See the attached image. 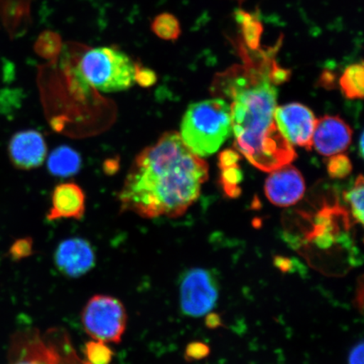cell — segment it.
<instances>
[{
    "label": "cell",
    "instance_id": "6da1fadb",
    "mask_svg": "<svg viewBox=\"0 0 364 364\" xmlns=\"http://www.w3.org/2000/svg\"><path fill=\"white\" fill-rule=\"evenodd\" d=\"M240 55L245 65H236L218 75L215 88L232 100L231 127L235 147L254 166L271 172L289 165L296 153L275 121L277 91L270 76L275 52L269 49L255 59L244 45Z\"/></svg>",
    "mask_w": 364,
    "mask_h": 364
},
{
    "label": "cell",
    "instance_id": "7a4b0ae2",
    "mask_svg": "<svg viewBox=\"0 0 364 364\" xmlns=\"http://www.w3.org/2000/svg\"><path fill=\"white\" fill-rule=\"evenodd\" d=\"M208 166L175 131L136 154L118 193L122 213L144 218L183 215L197 201Z\"/></svg>",
    "mask_w": 364,
    "mask_h": 364
},
{
    "label": "cell",
    "instance_id": "3957f363",
    "mask_svg": "<svg viewBox=\"0 0 364 364\" xmlns=\"http://www.w3.org/2000/svg\"><path fill=\"white\" fill-rule=\"evenodd\" d=\"M230 105L222 99L191 105L182 118L181 138L200 157L215 154L231 134Z\"/></svg>",
    "mask_w": 364,
    "mask_h": 364
},
{
    "label": "cell",
    "instance_id": "277c9868",
    "mask_svg": "<svg viewBox=\"0 0 364 364\" xmlns=\"http://www.w3.org/2000/svg\"><path fill=\"white\" fill-rule=\"evenodd\" d=\"M135 62L112 47L89 49L77 63L75 78L106 93L120 92L134 85Z\"/></svg>",
    "mask_w": 364,
    "mask_h": 364
},
{
    "label": "cell",
    "instance_id": "5b68a950",
    "mask_svg": "<svg viewBox=\"0 0 364 364\" xmlns=\"http://www.w3.org/2000/svg\"><path fill=\"white\" fill-rule=\"evenodd\" d=\"M8 364H86L80 360L66 332L35 329L16 332L8 352Z\"/></svg>",
    "mask_w": 364,
    "mask_h": 364
},
{
    "label": "cell",
    "instance_id": "8992f818",
    "mask_svg": "<svg viewBox=\"0 0 364 364\" xmlns=\"http://www.w3.org/2000/svg\"><path fill=\"white\" fill-rule=\"evenodd\" d=\"M84 329L92 340L120 343L127 325L124 304L113 296L97 294L86 303L81 314Z\"/></svg>",
    "mask_w": 364,
    "mask_h": 364
},
{
    "label": "cell",
    "instance_id": "52a82bcc",
    "mask_svg": "<svg viewBox=\"0 0 364 364\" xmlns=\"http://www.w3.org/2000/svg\"><path fill=\"white\" fill-rule=\"evenodd\" d=\"M218 299V284L210 272L194 268L182 277L180 306L186 316L201 317L207 315L215 307Z\"/></svg>",
    "mask_w": 364,
    "mask_h": 364
},
{
    "label": "cell",
    "instance_id": "ba28073f",
    "mask_svg": "<svg viewBox=\"0 0 364 364\" xmlns=\"http://www.w3.org/2000/svg\"><path fill=\"white\" fill-rule=\"evenodd\" d=\"M275 121L282 134L291 145H297L308 150L312 149L316 120L307 107L299 103H291L277 107Z\"/></svg>",
    "mask_w": 364,
    "mask_h": 364
},
{
    "label": "cell",
    "instance_id": "9c48e42d",
    "mask_svg": "<svg viewBox=\"0 0 364 364\" xmlns=\"http://www.w3.org/2000/svg\"><path fill=\"white\" fill-rule=\"evenodd\" d=\"M92 245L83 238L75 237L62 241L54 252L58 270L68 277L76 279L92 270L95 266Z\"/></svg>",
    "mask_w": 364,
    "mask_h": 364
},
{
    "label": "cell",
    "instance_id": "30bf717a",
    "mask_svg": "<svg viewBox=\"0 0 364 364\" xmlns=\"http://www.w3.org/2000/svg\"><path fill=\"white\" fill-rule=\"evenodd\" d=\"M48 146L39 132L28 129L14 134L8 144L9 159L18 170L31 171L43 165Z\"/></svg>",
    "mask_w": 364,
    "mask_h": 364
},
{
    "label": "cell",
    "instance_id": "8fae6325",
    "mask_svg": "<svg viewBox=\"0 0 364 364\" xmlns=\"http://www.w3.org/2000/svg\"><path fill=\"white\" fill-rule=\"evenodd\" d=\"M266 181L265 193L269 201L279 207L297 203L306 192V184L295 167L286 165L271 171Z\"/></svg>",
    "mask_w": 364,
    "mask_h": 364
},
{
    "label": "cell",
    "instance_id": "7c38bea8",
    "mask_svg": "<svg viewBox=\"0 0 364 364\" xmlns=\"http://www.w3.org/2000/svg\"><path fill=\"white\" fill-rule=\"evenodd\" d=\"M352 136L351 127L339 117L325 116L316 122L313 146L322 156H335L348 149Z\"/></svg>",
    "mask_w": 364,
    "mask_h": 364
},
{
    "label": "cell",
    "instance_id": "4fadbf2b",
    "mask_svg": "<svg viewBox=\"0 0 364 364\" xmlns=\"http://www.w3.org/2000/svg\"><path fill=\"white\" fill-rule=\"evenodd\" d=\"M85 212V194L74 182L59 184L52 194V205L47 215L49 221L73 218L80 220Z\"/></svg>",
    "mask_w": 364,
    "mask_h": 364
},
{
    "label": "cell",
    "instance_id": "5bb4252c",
    "mask_svg": "<svg viewBox=\"0 0 364 364\" xmlns=\"http://www.w3.org/2000/svg\"><path fill=\"white\" fill-rule=\"evenodd\" d=\"M31 0H0V24L12 38L24 33L31 21Z\"/></svg>",
    "mask_w": 364,
    "mask_h": 364
},
{
    "label": "cell",
    "instance_id": "9a60e30c",
    "mask_svg": "<svg viewBox=\"0 0 364 364\" xmlns=\"http://www.w3.org/2000/svg\"><path fill=\"white\" fill-rule=\"evenodd\" d=\"M81 166L80 154L65 145L54 149L48 159V171L55 176H75L80 171Z\"/></svg>",
    "mask_w": 364,
    "mask_h": 364
},
{
    "label": "cell",
    "instance_id": "2e32d148",
    "mask_svg": "<svg viewBox=\"0 0 364 364\" xmlns=\"http://www.w3.org/2000/svg\"><path fill=\"white\" fill-rule=\"evenodd\" d=\"M234 15L235 21L241 26L243 41L247 47L252 51L260 49L264 27L257 14L245 11L243 9H237Z\"/></svg>",
    "mask_w": 364,
    "mask_h": 364
},
{
    "label": "cell",
    "instance_id": "e0dca14e",
    "mask_svg": "<svg viewBox=\"0 0 364 364\" xmlns=\"http://www.w3.org/2000/svg\"><path fill=\"white\" fill-rule=\"evenodd\" d=\"M363 63L350 65L340 79V86L346 97L362 99L363 97Z\"/></svg>",
    "mask_w": 364,
    "mask_h": 364
},
{
    "label": "cell",
    "instance_id": "ac0fdd59",
    "mask_svg": "<svg viewBox=\"0 0 364 364\" xmlns=\"http://www.w3.org/2000/svg\"><path fill=\"white\" fill-rule=\"evenodd\" d=\"M153 33L164 41L175 42L181 35V26L177 18L170 13L159 14L150 25Z\"/></svg>",
    "mask_w": 364,
    "mask_h": 364
},
{
    "label": "cell",
    "instance_id": "d6986e66",
    "mask_svg": "<svg viewBox=\"0 0 364 364\" xmlns=\"http://www.w3.org/2000/svg\"><path fill=\"white\" fill-rule=\"evenodd\" d=\"M34 50L40 57L46 59L56 58L62 51L60 35L52 31L41 33L34 45Z\"/></svg>",
    "mask_w": 364,
    "mask_h": 364
},
{
    "label": "cell",
    "instance_id": "ffe728a7",
    "mask_svg": "<svg viewBox=\"0 0 364 364\" xmlns=\"http://www.w3.org/2000/svg\"><path fill=\"white\" fill-rule=\"evenodd\" d=\"M86 362L90 364H110L114 356L112 350L101 341H88L85 347Z\"/></svg>",
    "mask_w": 364,
    "mask_h": 364
},
{
    "label": "cell",
    "instance_id": "44dd1931",
    "mask_svg": "<svg viewBox=\"0 0 364 364\" xmlns=\"http://www.w3.org/2000/svg\"><path fill=\"white\" fill-rule=\"evenodd\" d=\"M363 176H359L355 181L353 188L346 193L345 198L351 206L355 220L363 224Z\"/></svg>",
    "mask_w": 364,
    "mask_h": 364
},
{
    "label": "cell",
    "instance_id": "7402d4cb",
    "mask_svg": "<svg viewBox=\"0 0 364 364\" xmlns=\"http://www.w3.org/2000/svg\"><path fill=\"white\" fill-rule=\"evenodd\" d=\"M222 182L225 193L230 197L235 198L240 193L239 184L242 180V174L239 169L238 165L222 168Z\"/></svg>",
    "mask_w": 364,
    "mask_h": 364
},
{
    "label": "cell",
    "instance_id": "603a6c76",
    "mask_svg": "<svg viewBox=\"0 0 364 364\" xmlns=\"http://www.w3.org/2000/svg\"><path fill=\"white\" fill-rule=\"evenodd\" d=\"M352 169L351 161L343 154L332 156L328 164H327V170H328L329 175L332 178H344L351 173Z\"/></svg>",
    "mask_w": 364,
    "mask_h": 364
},
{
    "label": "cell",
    "instance_id": "cb8c5ba5",
    "mask_svg": "<svg viewBox=\"0 0 364 364\" xmlns=\"http://www.w3.org/2000/svg\"><path fill=\"white\" fill-rule=\"evenodd\" d=\"M134 82L141 87H151L157 82V75L151 68L135 62Z\"/></svg>",
    "mask_w": 364,
    "mask_h": 364
},
{
    "label": "cell",
    "instance_id": "d4e9b609",
    "mask_svg": "<svg viewBox=\"0 0 364 364\" xmlns=\"http://www.w3.org/2000/svg\"><path fill=\"white\" fill-rule=\"evenodd\" d=\"M33 252V240L25 237L17 240L10 249L11 257L14 261H20L28 257Z\"/></svg>",
    "mask_w": 364,
    "mask_h": 364
},
{
    "label": "cell",
    "instance_id": "484cf974",
    "mask_svg": "<svg viewBox=\"0 0 364 364\" xmlns=\"http://www.w3.org/2000/svg\"><path fill=\"white\" fill-rule=\"evenodd\" d=\"M209 353H210V348L208 345L200 341H194L186 346L185 358L188 362L201 360L207 358Z\"/></svg>",
    "mask_w": 364,
    "mask_h": 364
},
{
    "label": "cell",
    "instance_id": "4316f807",
    "mask_svg": "<svg viewBox=\"0 0 364 364\" xmlns=\"http://www.w3.org/2000/svg\"><path fill=\"white\" fill-rule=\"evenodd\" d=\"M239 159L240 156L235 150H225L220 156V166L221 169L222 168L238 165Z\"/></svg>",
    "mask_w": 364,
    "mask_h": 364
},
{
    "label": "cell",
    "instance_id": "83f0119b",
    "mask_svg": "<svg viewBox=\"0 0 364 364\" xmlns=\"http://www.w3.org/2000/svg\"><path fill=\"white\" fill-rule=\"evenodd\" d=\"M348 364H363V343H360L351 350Z\"/></svg>",
    "mask_w": 364,
    "mask_h": 364
},
{
    "label": "cell",
    "instance_id": "f1b7e54d",
    "mask_svg": "<svg viewBox=\"0 0 364 364\" xmlns=\"http://www.w3.org/2000/svg\"><path fill=\"white\" fill-rule=\"evenodd\" d=\"M222 324L221 318L217 314L213 313L206 318V325L209 328L215 329Z\"/></svg>",
    "mask_w": 364,
    "mask_h": 364
},
{
    "label": "cell",
    "instance_id": "f546056e",
    "mask_svg": "<svg viewBox=\"0 0 364 364\" xmlns=\"http://www.w3.org/2000/svg\"><path fill=\"white\" fill-rule=\"evenodd\" d=\"M359 151H360V156H363V134H361L360 136V149H359Z\"/></svg>",
    "mask_w": 364,
    "mask_h": 364
}]
</instances>
